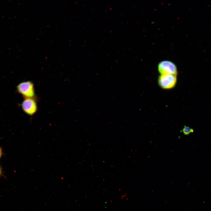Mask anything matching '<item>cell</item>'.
Masks as SVG:
<instances>
[{"instance_id":"obj_7","label":"cell","mask_w":211,"mask_h":211,"mask_svg":"<svg viewBox=\"0 0 211 211\" xmlns=\"http://www.w3.org/2000/svg\"><path fill=\"white\" fill-rule=\"evenodd\" d=\"M2 148L0 147V159L2 156Z\"/></svg>"},{"instance_id":"obj_3","label":"cell","mask_w":211,"mask_h":211,"mask_svg":"<svg viewBox=\"0 0 211 211\" xmlns=\"http://www.w3.org/2000/svg\"><path fill=\"white\" fill-rule=\"evenodd\" d=\"M177 81L176 75L172 74H161L158 79L160 86L164 89H170L174 87Z\"/></svg>"},{"instance_id":"obj_6","label":"cell","mask_w":211,"mask_h":211,"mask_svg":"<svg viewBox=\"0 0 211 211\" xmlns=\"http://www.w3.org/2000/svg\"><path fill=\"white\" fill-rule=\"evenodd\" d=\"M2 169L0 165V178L2 175Z\"/></svg>"},{"instance_id":"obj_5","label":"cell","mask_w":211,"mask_h":211,"mask_svg":"<svg viewBox=\"0 0 211 211\" xmlns=\"http://www.w3.org/2000/svg\"><path fill=\"white\" fill-rule=\"evenodd\" d=\"M181 131L185 135H188L190 134L193 132L194 131L193 129L190 127L185 126L183 128Z\"/></svg>"},{"instance_id":"obj_2","label":"cell","mask_w":211,"mask_h":211,"mask_svg":"<svg viewBox=\"0 0 211 211\" xmlns=\"http://www.w3.org/2000/svg\"><path fill=\"white\" fill-rule=\"evenodd\" d=\"M158 70L161 74H172L176 75L178 71L175 64L169 60L160 62L158 66Z\"/></svg>"},{"instance_id":"obj_1","label":"cell","mask_w":211,"mask_h":211,"mask_svg":"<svg viewBox=\"0 0 211 211\" xmlns=\"http://www.w3.org/2000/svg\"><path fill=\"white\" fill-rule=\"evenodd\" d=\"M17 89L25 98H35L34 85L32 81H27L20 83L17 86Z\"/></svg>"},{"instance_id":"obj_4","label":"cell","mask_w":211,"mask_h":211,"mask_svg":"<svg viewBox=\"0 0 211 211\" xmlns=\"http://www.w3.org/2000/svg\"><path fill=\"white\" fill-rule=\"evenodd\" d=\"M21 106L23 111L30 116L35 114L38 110L37 103L35 98H25Z\"/></svg>"}]
</instances>
